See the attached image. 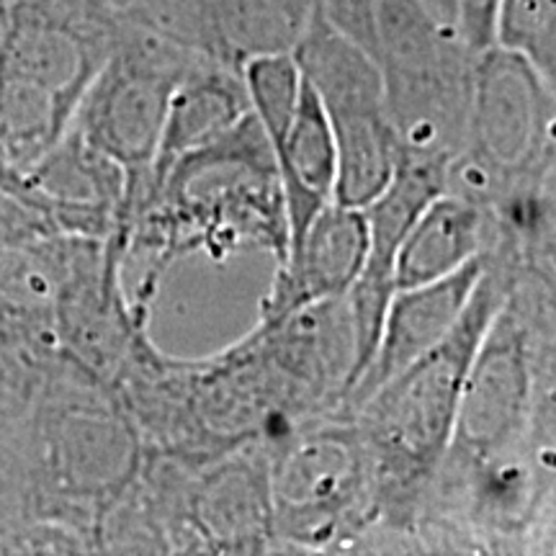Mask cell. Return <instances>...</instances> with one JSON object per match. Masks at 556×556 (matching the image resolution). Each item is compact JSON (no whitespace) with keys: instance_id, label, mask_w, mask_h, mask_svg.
Segmentation results:
<instances>
[{"instance_id":"obj_1","label":"cell","mask_w":556,"mask_h":556,"mask_svg":"<svg viewBox=\"0 0 556 556\" xmlns=\"http://www.w3.org/2000/svg\"><path fill=\"white\" fill-rule=\"evenodd\" d=\"M116 232L124 263L144 261L142 281L127 291L142 309H152L165 270L191 253L225 261L261 250L281 266L289 255L287 201L274 150L253 111L163 170L127 176Z\"/></svg>"},{"instance_id":"obj_2","label":"cell","mask_w":556,"mask_h":556,"mask_svg":"<svg viewBox=\"0 0 556 556\" xmlns=\"http://www.w3.org/2000/svg\"><path fill=\"white\" fill-rule=\"evenodd\" d=\"M11 441L26 520L21 536L50 526L70 533L83 554H99L103 520L144 462L142 435L114 389L60 358L11 397Z\"/></svg>"},{"instance_id":"obj_3","label":"cell","mask_w":556,"mask_h":556,"mask_svg":"<svg viewBox=\"0 0 556 556\" xmlns=\"http://www.w3.org/2000/svg\"><path fill=\"white\" fill-rule=\"evenodd\" d=\"M518 276L484 261V274L454 330L353 413L377 475V548L413 546L417 505L448 448L469 364Z\"/></svg>"},{"instance_id":"obj_4","label":"cell","mask_w":556,"mask_h":556,"mask_svg":"<svg viewBox=\"0 0 556 556\" xmlns=\"http://www.w3.org/2000/svg\"><path fill=\"white\" fill-rule=\"evenodd\" d=\"M384 83L397 157L448 168L467 131L477 54L422 0H317Z\"/></svg>"},{"instance_id":"obj_5","label":"cell","mask_w":556,"mask_h":556,"mask_svg":"<svg viewBox=\"0 0 556 556\" xmlns=\"http://www.w3.org/2000/svg\"><path fill=\"white\" fill-rule=\"evenodd\" d=\"M119 39L109 0L0 3V160L26 170L73 127Z\"/></svg>"},{"instance_id":"obj_6","label":"cell","mask_w":556,"mask_h":556,"mask_svg":"<svg viewBox=\"0 0 556 556\" xmlns=\"http://www.w3.org/2000/svg\"><path fill=\"white\" fill-rule=\"evenodd\" d=\"M546 433H554V276L520 274L479 340L438 467H475Z\"/></svg>"},{"instance_id":"obj_7","label":"cell","mask_w":556,"mask_h":556,"mask_svg":"<svg viewBox=\"0 0 556 556\" xmlns=\"http://www.w3.org/2000/svg\"><path fill=\"white\" fill-rule=\"evenodd\" d=\"M556 83L523 54L492 45L477 54L467 131L446 191L492 214L554 204Z\"/></svg>"},{"instance_id":"obj_8","label":"cell","mask_w":556,"mask_h":556,"mask_svg":"<svg viewBox=\"0 0 556 556\" xmlns=\"http://www.w3.org/2000/svg\"><path fill=\"white\" fill-rule=\"evenodd\" d=\"M266 446L278 552H371L377 475L353 415L315 417Z\"/></svg>"},{"instance_id":"obj_9","label":"cell","mask_w":556,"mask_h":556,"mask_svg":"<svg viewBox=\"0 0 556 556\" xmlns=\"http://www.w3.org/2000/svg\"><path fill=\"white\" fill-rule=\"evenodd\" d=\"M291 54L323 103L336 137L338 176L332 201L364 208L387 189L397 168V142L387 116L379 70L317 5Z\"/></svg>"},{"instance_id":"obj_10","label":"cell","mask_w":556,"mask_h":556,"mask_svg":"<svg viewBox=\"0 0 556 556\" xmlns=\"http://www.w3.org/2000/svg\"><path fill=\"white\" fill-rule=\"evenodd\" d=\"M199 60L119 18V39L83 96L73 129L127 176L144 173L155 160L173 90Z\"/></svg>"},{"instance_id":"obj_11","label":"cell","mask_w":556,"mask_h":556,"mask_svg":"<svg viewBox=\"0 0 556 556\" xmlns=\"http://www.w3.org/2000/svg\"><path fill=\"white\" fill-rule=\"evenodd\" d=\"M274 554V500L266 443L186 467L173 490L170 554Z\"/></svg>"},{"instance_id":"obj_12","label":"cell","mask_w":556,"mask_h":556,"mask_svg":"<svg viewBox=\"0 0 556 556\" xmlns=\"http://www.w3.org/2000/svg\"><path fill=\"white\" fill-rule=\"evenodd\" d=\"M317 0H119L122 21L240 70L296 47Z\"/></svg>"},{"instance_id":"obj_13","label":"cell","mask_w":556,"mask_h":556,"mask_svg":"<svg viewBox=\"0 0 556 556\" xmlns=\"http://www.w3.org/2000/svg\"><path fill=\"white\" fill-rule=\"evenodd\" d=\"M127 173L70 127L31 168L21 170L16 199L62 235L106 240L119 229Z\"/></svg>"},{"instance_id":"obj_14","label":"cell","mask_w":556,"mask_h":556,"mask_svg":"<svg viewBox=\"0 0 556 556\" xmlns=\"http://www.w3.org/2000/svg\"><path fill=\"white\" fill-rule=\"evenodd\" d=\"M482 274L484 258H475L438 281L394 291L381 323L377 351L340 402L338 413H356L379 387L441 343L467 309Z\"/></svg>"},{"instance_id":"obj_15","label":"cell","mask_w":556,"mask_h":556,"mask_svg":"<svg viewBox=\"0 0 556 556\" xmlns=\"http://www.w3.org/2000/svg\"><path fill=\"white\" fill-rule=\"evenodd\" d=\"M368 253L364 208L330 201L312 217L304 232L289 242V255L276 266V278L263 296L258 323L270 325L291 312L343 296L353 287Z\"/></svg>"},{"instance_id":"obj_16","label":"cell","mask_w":556,"mask_h":556,"mask_svg":"<svg viewBox=\"0 0 556 556\" xmlns=\"http://www.w3.org/2000/svg\"><path fill=\"white\" fill-rule=\"evenodd\" d=\"M495 217L484 204L441 191L409 227L394 258V291L454 274L482 258L495 242Z\"/></svg>"},{"instance_id":"obj_17","label":"cell","mask_w":556,"mask_h":556,"mask_svg":"<svg viewBox=\"0 0 556 556\" xmlns=\"http://www.w3.org/2000/svg\"><path fill=\"white\" fill-rule=\"evenodd\" d=\"M287 201L289 242L336 197L338 150L323 103L302 78V90L287 131L270 144Z\"/></svg>"},{"instance_id":"obj_18","label":"cell","mask_w":556,"mask_h":556,"mask_svg":"<svg viewBox=\"0 0 556 556\" xmlns=\"http://www.w3.org/2000/svg\"><path fill=\"white\" fill-rule=\"evenodd\" d=\"M250 114L240 70L217 60H199L173 90L155 160L148 170H163L173 160L225 135Z\"/></svg>"},{"instance_id":"obj_19","label":"cell","mask_w":556,"mask_h":556,"mask_svg":"<svg viewBox=\"0 0 556 556\" xmlns=\"http://www.w3.org/2000/svg\"><path fill=\"white\" fill-rule=\"evenodd\" d=\"M240 75L248 90L250 111L274 144L294 116L302 90V70L291 52H270L248 60L240 67Z\"/></svg>"},{"instance_id":"obj_20","label":"cell","mask_w":556,"mask_h":556,"mask_svg":"<svg viewBox=\"0 0 556 556\" xmlns=\"http://www.w3.org/2000/svg\"><path fill=\"white\" fill-rule=\"evenodd\" d=\"M495 45L523 54L556 83V0H497Z\"/></svg>"},{"instance_id":"obj_21","label":"cell","mask_w":556,"mask_h":556,"mask_svg":"<svg viewBox=\"0 0 556 556\" xmlns=\"http://www.w3.org/2000/svg\"><path fill=\"white\" fill-rule=\"evenodd\" d=\"M24 528L18 479L13 469V451L5 422V407L0 402V554H11V546Z\"/></svg>"},{"instance_id":"obj_22","label":"cell","mask_w":556,"mask_h":556,"mask_svg":"<svg viewBox=\"0 0 556 556\" xmlns=\"http://www.w3.org/2000/svg\"><path fill=\"white\" fill-rule=\"evenodd\" d=\"M497 0H456V26L475 52L495 45Z\"/></svg>"},{"instance_id":"obj_23","label":"cell","mask_w":556,"mask_h":556,"mask_svg":"<svg viewBox=\"0 0 556 556\" xmlns=\"http://www.w3.org/2000/svg\"><path fill=\"white\" fill-rule=\"evenodd\" d=\"M9 397V387H5V377H3V366H0V400Z\"/></svg>"},{"instance_id":"obj_24","label":"cell","mask_w":556,"mask_h":556,"mask_svg":"<svg viewBox=\"0 0 556 556\" xmlns=\"http://www.w3.org/2000/svg\"><path fill=\"white\" fill-rule=\"evenodd\" d=\"M109 3H111V5H116V3H119V0H109Z\"/></svg>"}]
</instances>
